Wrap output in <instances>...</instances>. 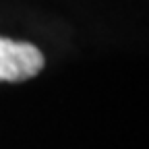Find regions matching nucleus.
Listing matches in <instances>:
<instances>
[{
    "label": "nucleus",
    "instance_id": "f257e3e1",
    "mask_svg": "<svg viewBox=\"0 0 149 149\" xmlns=\"http://www.w3.org/2000/svg\"><path fill=\"white\" fill-rule=\"evenodd\" d=\"M44 68V54L31 44L0 37V81H25Z\"/></svg>",
    "mask_w": 149,
    "mask_h": 149
}]
</instances>
